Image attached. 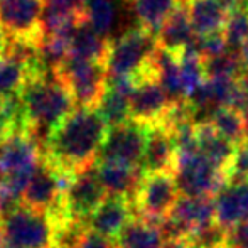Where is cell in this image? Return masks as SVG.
<instances>
[{
	"label": "cell",
	"mask_w": 248,
	"mask_h": 248,
	"mask_svg": "<svg viewBox=\"0 0 248 248\" xmlns=\"http://www.w3.org/2000/svg\"><path fill=\"white\" fill-rule=\"evenodd\" d=\"M108 134V125L98 108H75L52 130L43 155L69 174L96 162Z\"/></svg>",
	"instance_id": "obj_1"
},
{
	"label": "cell",
	"mask_w": 248,
	"mask_h": 248,
	"mask_svg": "<svg viewBox=\"0 0 248 248\" xmlns=\"http://www.w3.org/2000/svg\"><path fill=\"white\" fill-rule=\"evenodd\" d=\"M20 100L26 110L29 135L44 152L52 130L75 110V101L56 73L31 76L20 92Z\"/></svg>",
	"instance_id": "obj_2"
},
{
	"label": "cell",
	"mask_w": 248,
	"mask_h": 248,
	"mask_svg": "<svg viewBox=\"0 0 248 248\" xmlns=\"http://www.w3.org/2000/svg\"><path fill=\"white\" fill-rule=\"evenodd\" d=\"M157 49L155 36L140 26L128 29L117 39H110L107 68L108 78L137 79L152 73V56Z\"/></svg>",
	"instance_id": "obj_3"
},
{
	"label": "cell",
	"mask_w": 248,
	"mask_h": 248,
	"mask_svg": "<svg viewBox=\"0 0 248 248\" xmlns=\"http://www.w3.org/2000/svg\"><path fill=\"white\" fill-rule=\"evenodd\" d=\"M41 159L43 152L29 134L0 139V179L20 201Z\"/></svg>",
	"instance_id": "obj_4"
},
{
	"label": "cell",
	"mask_w": 248,
	"mask_h": 248,
	"mask_svg": "<svg viewBox=\"0 0 248 248\" xmlns=\"http://www.w3.org/2000/svg\"><path fill=\"white\" fill-rule=\"evenodd\" d=\"M2 221L5 248H52L56 221L49 213L20 204Z\"/></svg>",
	"instance_id": "obj_5"
},
{
	"label": "cell",
	"mask_w": 248,
	"mask_h": 248,
	"mask_svg": "<svg viewBox=\"0 0 248 248\" xmlns=\"http://www.w3.org/2000/svg\"><path fill=\"white\" fill-rule=\"evenodd\" d=\"M66 85L75 105L81 108H96L108 86V73L103 62L69 56L56 71Z\"/></svg>",
	"instance_id": "obj_6"
},
{
	"label": "cell",
	"mask_w": 248,
	"mask_h": 248,
	"mask_svg": "<svg viewBox=\"0 0 248 248\" xmlns=\"http://www.w3.org/2000/svg\"><path fill=\"white\" fill-rule=\"evenodd\" d=\"M174 176L181 196L215 198L230 183L226 170L216 167L199 150L177 154Z\"/></svg>",
	"instance_id": "obj_7"
},
{
	"label": "cell",
	"mask_w": 248,
	"mask_h": 248,
	"mask_svg": "<svg viewBox=\"0 0 248 248\" xmlns=\"http://www.w3.org/2000/svg\"><path fill=\"white\" fill-rule=\"evenodd\" d=\"M71 176L73 174L61 170L43 155L22 194V204L49 213L52 218H61L62 194Z\"/></svg>",
	"instance_id": "obj_8"
},
{
	"label": "cell",
	"mask_w": 248,
	"mask_h": 248,
	"mask_svg": "<svg viewBox=\"0 0 248 248\" xmlns=\"http://www.w3.org/2000/svg\"><path fill=\"white\" fill-rule=\"evenodd\" d=\"M181 193L174 172L144 174L134 198L139 216L160 226L164 218L172 213Z\"/></svg>",
	"instance_id": "obj_9"
},
{
	"label": "cell",
	"mask_w": 248,
	"mask_h": 248,
	"mask_svg": "<svg viewBox=\"0 0 248 248\" xmlns=\"http://www.w3.org/2000/svg\"><path fill=\"white\" fill-rule=\"evenodd\" d=\"M149 137V125L128 120L127 124L108 128L96 162H113L140 167Z\"/></svg>",
	"instance_id": "obj_10"
},
{
	"label": "cell",
	"mask_w": 248,
	"mask_h": 248,
	"mask_svg": "<svg viewBox=\"0 0 248 248\" xmlns=\"http://www.w3.org/2000/svg\"><path fill=\"white\" fill-rule=\"evenodd\" d=\"M105 198L107 193L96 174V164L85 167L73 174L66 186L61 201V219L85 223Z\"/></svg>",
	"instance_id": "obj_11"
},
{
	"label": "cell",
	"mask_w": 248,
	"mask_h": 248,
	"mask_svg": "<svg viewBox=\"0 0 248 248\" xmlns=\"http://www.w3.org/2000/svg\"><path fill=\"white\" fill-rule=\"evenodd\" d=\"M172 101L169 100L166 90L155 78V75H145L135 79L134 92L130 96V117L132 120L154 127L160 125L166 118Z\"/></svg>",
	"instance_id": "obj_12"
},
{
	"label": "cell",
	"mask_w": 248,
	"mask_h": 248,
	"mask_svg": "<svg viewBox=\"0 0 248 248\" xmlns=\"http://www.w3.org/2000/svg\"><path fill=\"white\" fill-rule=\"evenodd\" d=\"M46 0H0V20L9 37L41 39Z\"/></svg>",
	"instance_id": "obj_13"
},
{
	"label": "cell",
	"mask_w": 248,
	"mask_h": 248,
	"mask_svg": "<svg viewBox=\"0 0 248 248\" xmlns=\"http://www.w3.org/2000/svg\"><path fill=\"white\" fill-rule=\"evenodd\" d=\"M215 221L226 232L248 221V181H232L216 194Z\"/></svg>",
	"instance_id": "obj_14"
},
{
	"label": "cell",
	"mask_w": 248,
	"mask_h": 248,
	"mask_svg": "<svg viewBox=\"0 0 248 248\" xmlns=\"http://www.w3.org/2000/svg\"><path fill=\"white\" fill-rule=\"evenodd\" d=\"M132 218H134V202L130 199L107 196L98 208L88 216L85 225L86 228L115 240Z\"/></svg>",
	"instance_id": "obj_15"
},
{
	"label": "cell",
	"mask_w": 248,
	"mask_h": 248,
	"mask_svg": "<svg viewBox=\"0 0 248 248\" xmlns=\"http://www.w3.org/2000/svg\"><path fill=\"white\" fill-rule=\"evenodd\" d=\"M177 160V147L170 130L164 125L149 127V137L140 169L149 172H174Z\"/></svg>",
	"instance_id": "obj_16"
},
{
	"label": "cell",
	"mask_w": 248,
	"mask_h": 248,
	"mask_svg": "<svg viewBox=\"0 0 248 248\" xmlns=\"http://www.w3.org/2000/svg\"><path fill=\"white\" fill-rule=\"evenodd\" d=\"M135 79L132 78H108V86L101 98L98 111L107 122L108 128L127 124L130 117V96L134 92Z\"/></svg>",
	"instance_id": "obj_17"
},
{
	"label": "cell",
	"mask_w": 248,
	"mask_h": 248,
	"mask_svg": "<svg viewBox=\"0 0 248 248\" xmlns=\"http://www.w3.org/2000/svg\"><path fill=\"white\" fill-rule=\"evenodd\" d=\"M96 174L107 196L127 198L132 202L144 177L140 167L122 166L113 162H96Z\"/></svg>",
	"instance_id": "obj_18"
},
{
	"label": "cell",
	"mask_w": 248,
	"mask_h": 248,
	"mask_svg": "<svg viewBox=\"0 0 248 248\" xmlns=\"http://www.w3.org/2000/svg\"><path fill=\"white\" fill-rule=\"evenodd\" d=\"M194 37V31L191 26L189 14H187L186 3L181 0L179 5L172 10L166 22L160 26L159 32L155 34L157 46L164 51H169L172 54L179 56L181 52L189 46Z\"/></svg>",
	"instance_id": "obj_19"
},
{
	"label": "cell",
	"mask_w": 248,
	"mask_h": 248,
	"mask_svg": "<svg viewBox=\"0 0 248 248\" xmlns=\"http://www.w3.org/2000/svg\"><path fill=\"white\" fill-rule=\"evenodd\" d=\"M189 14L194 36L223 32L226 22V12L216 0H183Z\"/></svg>",
	"instance_id": "obj_20"
},
{
	"label": "cell",
	"mask_w": 248,
	"mask_h": 248,
	"mask_svg": "<svg viewBox=\"0 0 248 248\" xmlns=\"http://www.w3.org/2000/svg\"><path fill=\"white\" fill-rule=\"evenodd\" d=\"M118 248H162L166 240L160 226L142 216H134L115 238Z\"/></svg>",
	"instance_id": "obj_21"
},
{
	"label": "cell",
	"mask_w": 248,
	"mask_h": 248,
	"mask_svg": "<svg viewBox=\"0 0 248 248\" xmlns=\"http://www.w3.org/2000/svg\"><path fill=\"white\" fill-rule=\"evenodd\" d=\"M108 49H110V39L103 37L86 20H83L76 27L75 34L71 36L69 56H75V58L79 59H88V61L103 62L105 64Z\"/></svg>",
	"instance_id": "obj_22"
},
{
	"label": "cell",
	"mask_w": 248,
	"mask_h": 248,
	"mask_svg": "<svg viewBox=\"0 0 248 248\" xmlns=\"http://www.w3.org/2000/svg\"><path fill=\"white\" fill-rule=\"evenodd\" d=\"M196 140L198 150L204 157H208L216 167L226 170L233 154L236 150V145L223 139L218 132L213 128L211 124L196 125Z\"/></svg>",
	"instance_id": "obj_23"
},
{
	"label": "cell",
	"mask_w": 248,
	"mask_h": 248,
	"mask_svg": "<svg viewBox=\"0 0 248 248\" xmlns=\"http://www.w3.org/2000/svg\"><path fill=\"white\" fill-rule=\"evenodd\" d=\"M142 29L155 36L181 0H130Z\"/></svg>",
	"instance_id": "obj_24"
},
{
	"label": "cell",
	"mask_w": 248,
	"mask_h": 248,
	"mask_svg": "<svg viewBox=\"0 0 248 248\" xmlns=\"http://www.w3.org/2000/svg\"><path fill=\"white\" fill-rule=\"evenodd\" d=\"M209 124L213 125V128H215L223 139L232 142L236 147L245 142L247 134H248L245 115L236 110V108H232V107L219 108V110L215 111V115L211 117Z\"/></svg>",
	"instance_id": "obj_25"
},
{
	"label": "cell",
	"mask_w": 248,
	"mask_h": 248,
	"mask_svg": "<svg viewBox=\"0 0 248 248\" xmlns=\"http://www.w3.org/2000/svg\"><path fill=\"white\" fill-rule=\"evenodd\" d=\"M85 19L96 32L110 39V34L117 22L115 0H86Z\"/></svg>",
	"instance_id": "obj_26"
},
{
	"label": "cell",
	"mask_w": 248,
	"mask_h": 248,
	"mask_svg": "<svg viewBox=\"0 0 248 248\" xmlns=\"http://www.w3.org/2000/svg\"><path fill=\"white\" fill-rule=\"evenodd\" d=\"M29 78V69L22 62L0 56V98L19 95Z\"/></svg>",
	"instance_id": "obj_27"
},
{
	"label": "cell",
	"mask_w": 248,
	"mask_h": 248,
	"mask_svg": "<svg viewBox=\"0 0 248 248\" xmlns=\"http://www.w3.org/2000/svg\"><path fill=\"white\" fill-rule=\"evenodd\" d=\"M204 73L206 78H232L238 79L242 75H245L248 68L242 61V56L236 51H225L223 54L215 56V58L206 59Z\"/></svg>",
	"instance_id": "obj_28"
},
{
	"label": "cell",
	"mask_w": 248,
	"mask_h": 248,
	"mask_svg": "<svg viewBox=\"0 0 248 248\" xmlns=\"http://www.w3.org/2000/svg\"><path fill=\"white\" fill-rule=\"evenodd\" d=\"M223 36H225L226 46L232 51L240 52L243 44L248 41V3L247 0L230 10L226 16V22L223 27Z\"/></svg>",
	"instance_id": "obj_29"
},
{
	"label": "cell",
	"mask_w": 248,
	"mask_h": 248,
	"mask_svg": "<svg viewBox=\"0 0 248 248\" xmlns=\"http://www.w3.org/2000/svg\"><path fill=\"white\" fill-rule=\"evenodd\" d=\"M179 68H181V81H183L184 96H189L194 90L206 79L204 62L194 52L184 49L179 56Z\"/></svg>",
	"instance_id": "obj_30"
},
{
	"label": "cell",
	"mask_w": 248,
	"mask_h": 248,
	"mask_svg": "<svg viewBox=\"0 0 248 248\" xmlns=\"http://www.w3.org/2000/svg\"><path fill=\"white\" fill-rule=\"evenodd\" d=\"M194 248H226L228 242V232L223 230L218 223H211V225L199 228L193 235L187 236Z\"/></svg>",
	"instance_id": "obj_31"
},
{
	"label": "cell",
	"mask_w": 248,
	"mask_h": 248,
	"mask_svg": "<svg viewBox=\"0 0 248 248\" xmlns=\"http://www.w3.org/2000/svg\"><path fill=\"white\" fill-rule=\"evenodd\" d=\"M226 176L232 181H248V149L238 145L226 167Z\"/></svg>",
	"instance_id": "obj_32"
},
{
	"label": "cell",
	"mask_w": 248,
	"mask_h": 248,
	"mask_svg": "<svg viewBox=\"0 0 248 248\" xmlns=\"http://www.w3.org/2000/svg\"><path fill=\"white\" fill-rule=\"evenodd\" d=\"M76 248H118V247L113 238H108V236H103L100 233L93 232V230L86 228L83 232Z\"/></svg>",
	"instance_id": "obj_33"
},
{
	"label": "cell",
	"mask_w": 248,
	"mask_h": 248,
	"mask_svg": "<svg viewBox=\"0 0 248 248\" xmlns=\"http://www.w3.org/2000/svg\"><path fill=\"white\" fill-rule=\"evenodd\" d=\"M232 108H236L243 115L248 113V71L236 79L235 98H233Z\"/></svg>",
	"instance_id": "obj_34"
},
{
	"label": "cell",
	"mask_w": 248,
	"mask_h": 248,
	"mask_svg": "<svg viewBox=\"0 0 248 248\" xmlns=\"http://www.w3.org/2000/svg\"><path fill=\"white\" fill-rule=\"evenodd\" d=\"M226 248H248V221L230 230Z\"/></svg>",
	"instance_id": "obj_35"
},
{
	"label": "cell",
	"mask_w": 248,
	"mask_h": 248,
	"mask_svg": "<svg viewBox=\"0 0 248 248\" xmlns=\"http://www.w3.org/2000/svg\"><path fill=\"white\" fill-rule=\"evenodd\" d=\"M46 5L54 7V9H58V10H64V12L76 14V16L85 17L86 0H46Z\"/></svg>",
	"instance_id": "obj_36"
},
{
	"label": "cell",
	"mask_w": 248,
	"mask_h": 248,
	"mask_svg": "<svg viewBox=\"0 0 248 248\" xmlns=\"http://www.w3.org/2000/svg\"><path fill=\"white\" fill-rule=\"evenodd\" d=\"M162 248H194V247L187 238H179V240H167Z\"/></svg>",
	"instance_id": "obj_37"
},
{
	"label": "cell",
	"mask_w": 248,
	"mask_h": 248,
	"mask_svg": "<svg viewBox=\"0 0 248 248\" xmlns=\"http://www.w3.org/2000/svg\"><path fill=\"white\" fill-rule=\"evenodd\" d=\"M216 2H218L219 5L226 10V12H230V10H233L235 7H238L240 3H243L245 0H216Z\"/></svg>",
	"instance_id": "obj_38"
},
{
	"label": "cell",
	"mask_w": 248,
	"mask_h": 248,
	"mask_svg": "<svg viewBox=\"0 0 248 248\" xmlns=\"http://www.w3.org/2000/svg\"><path fill=\"white\" fill-rule=\"evenodd\" d=\"M7 39H9V36H7L5 29H3V26H2V20H0V56L3 54V51H5Z\"/></svg>",
	"instance_id": "obj_39"
},
{
	"label": "cell",
	"mask_w": 248,
	"mask_h": 248,
	"mask_svg": "<svg viewBox=\"0 0 248 248\" xmlns=\"http://www.w3.org/2000/svg\"><path fill=\"white\" fill-rule=\"evenodd\" d=\"M240 56H242V61L245 62V66L248 68V41L243 44L242 49H240Z\"/></svg>",
	"instance_id": "obj_40"
},
{
	"label": "cell",
	"mask_w": 248,
	"mask_h": 248,
	"mask_svg": "<svg viewBox=\"0 0 248 248\" xmlns=\"http://www.w3.org/2000/svg\"><path fill=\"white\" fill-rule=\"evenodd\" d=\"M0 248H5V235H3V221L0 218Z\"/></svg>",
	"instance_id": "obj_41"
},
{
	"label": "cell",
	"mask_w": 248,
	"mask_h": 248,
	"mask_svg": "<svg viewBox=\"0 0 248 248\" xmlns=\"http://www.w3.org/2000/svg\"><path fill=\"white\" fill-rule=\"evenodd\" d=\"M242 145H245V147L248 149V134H247V139H245V142H243V144Z\"/></svg>",
	"instance_id": "obj_42"
},
{
	"label": "cell",
	"mask_w": 248,
	"mask_h": 248,
	"mask_svg": "<svg viewBox=\"0 0 248 248\" xmlns=\"http://www.w3.org/2000/svg\"><path fill=\"white\" fill-rule=\"evenodd\" d=\"M247 3H248V0H247Z\"/></svg>",
	"instance_id": "obj_43"
}]
</instances>
